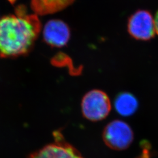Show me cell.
I'll return each mask as SVG.
<instances>
[{"label":"cell","instance_id":"obj_10","mask_svg":"<svg viewBox=\"0 0 158 158\" xmlns=\"http://www.w3.org/2000/svg\"><path fill=\"white\" fill-rule=\"evenodd\" d=\"M155 30H156V34L158 35V11L156 12L155 18Z\"/></svg>","mask_w":158,"mask_h":158},{"label":"cell","instance_id":"obj_9","mask_svg":"<svg viewBox=\"0 0 158 158\" xmlns=\"http://www.w3.org/2000/svg\"><path fill=\"white\" fill-rule=\"evenodd\" d=\"M140 153L135 158H152L153 151L150 142L147 140H143L140 143Z\"/></svg>","mask_w":158,"mask_h":158},{"label":"cell","instance_id":"obj_7","mask_svg":"<svg viewBox=\"0 0 158 158\" xmlns=\"http://www.w3.org/2000/svg\"><path fill=\"white\" fill-rule=\"evenodd\" d=\"M74 0H31V6L35 14L44 16L61 11L72 5Z\"/></svg>","mask_w":158,"mask_h":158},{"label":"cell","instance_id":"obj_3","mask_svg":"<svg viewBox=\"0 0 158 158\" xmlns=\"http://www.w3.org/2000/svg\"><path fill=\"white\" fill-rule=\"evenodd\" d=\"M105 144L111 149L123 151L128 148L134 140V132L129 125L121 120L109 123L102 132Z\"/></svg>","mask_w":158,"mask_h":158},{"label":"cell","instance_id":"obj_2","mask_svg":"<svg viewBox=\"0 0 158 158\" xmlns=\"http://www.w3.org/2000/svg\"><path fill=\"white\" fill-rule=\"evenodd\" d=\"M81 109L85 118L97 122L107 117L111 111V104L109 97L104 91L94 89L83 96Z\"/></svg>","mask_w":158,"mask_h":158},{"label":"cell","instance_id":"obj_1","mask_svg":"<svg viewBox=\"0 0 158 158\" xmlns=\"http://www.w3.org/2000/svg\"><path fill=\"white\" fill-rule=\"evenodd\" d=\"M38 15L19 6L15 14L0 19V57L15 58L26 55L32 50L41 31Z\"/></svg>","mask_w":158,"mask_h":158},{"label":"cell","instance_id":"obj_4","mask_svg":"<svg viewBox=\"0 0 158 158\" xmlns=\"http://www.w3.org/2000/svg\"><path fill=\"white\" fill-rule=\"evenodd\" d=\"M127 31L134 39L141 41L152 40L156 34L155 19L152 14L145 10H139L130 16Z\"/></svg>","mask_w":158,"mask_h":158},{"label":"cell","instance_id":"obj_5","mask_svg":"<svg viewBox=\"0 0 158 158\" xmlns=\"http://www.w3.org/2000/svg\"><path fill=\"white\" fill-rule=\"evenodd\" d=\"M54 142L31 153L28 158H83L79 151L66 141L59 131L53 133Z\"/></svg>","mask_w":158,"mask_h":158},{"label":"cell","instance_id":"obj_8","mask_svg":"<svg viewBox=\"0 0 158 158\" xmlns=\"http://www.w3.org/2000/svg\"><path fill=\"white\" fill-rule=\"evenodd\" d=\"M114 107L116 111L124 117H129L137 111L139 103L132 94L128 92L119 93L115 99Z\"/></svg>","mask_w":158,"mask_h":158},{"label":"cell","instance_id":"obj_6","mask_svg":"<svg viewBox=\"0 0 158 158\" xmlns=\"http://www.w3.org/2000/svg\"><path fill=\"white\" fill-rule=\"evenodd\" d=\"M43 39L46 44L53 48H62L68 44L71 32L68 24L60 19H51L43 29Z\"/></svg>","mask_w":158,"mask_h":158}]
</instances>
